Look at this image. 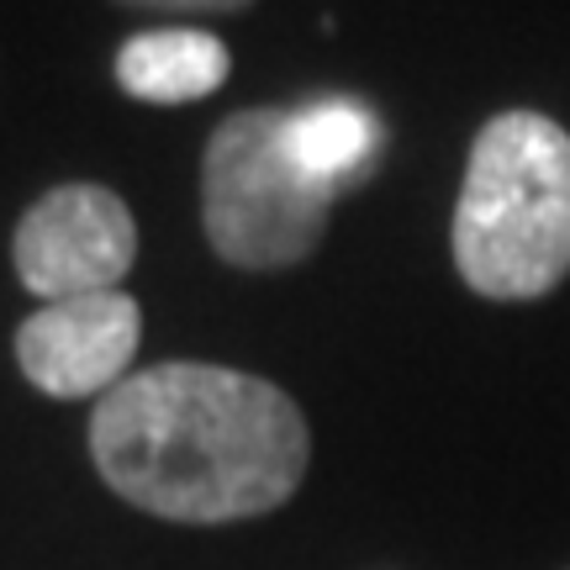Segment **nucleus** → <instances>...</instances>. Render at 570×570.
<instances>
[{"mask_svg": "<svg viewBox=\"0 0 570 570\" xmlns=\"http://www.w3.org/2000/svg\"><path fill=\"white\" fill-rule=\"evenodd\" d=\"M233 75V53L217 32L202 27H154L122 42L117 53V85L132 101L185 106L223 90Z\"/></svg>", "mask_w": 570, "mask_h": 570, "instance_id": "6", "label": "nucleus"}, {"mask_svg": "<svg viewBox=\"0 0 570 570\" xmlns=\"http://www.w3.org/2000/svg\"><path fill=\"white\" fill-rule=\"evenodd\" d=\"M460 281L487 302H539L570 275V132L544 111L491 117L465 159L454 227Z\"/></svg>", "mask_w": 570, "mask_h": 570, "instance_id": "2", "label": "nucleus"}, {"mask_svg": "<svg viewBox=\"0 0 570 570\" xmlns=\"http://www.w3.org/2000/svg\"><path fill=\"white\" fill-rule=\"evenodd\" d=\"M142 338V306L122 291L101 296H69V302H42L17 327V365L21 375L59 402L96 396L132 375V354Z\"/></svg>", "mask_w": 570, "mask_h": 570, "instance_id": "5", "label": "nucleus"}, {"mask_svg": "<svg viewBox=\"0 0 570 570\" xmlns=\"http://www.w3.org/2000/svg\"><path fill=\"white\" fill-rule=\"evenodd\" d=\"M117 6H148V11H244L254 0H117Z\"/></svg>", "mask_w": 570, "mask_h": 570, "instance_id": "8", "label": "nucleus"}, {"mask_svg": "<svg viewBox=\"0 0 570 570\" xmlns=\"http://www.w3.org/2000/svg\"><path fill=\"white\" fill-rule=\"evenodd\" d=\"M333 190L306 175L285 111L244 106L217 122L202 154V227L212 254L233 269H291L327 233Z\"/></svg>", "mask_w": 570, "mask_h": 570, "instance_id": "3", "label": "nucleus"}, {"mask_svg": "<svg viewBox=\"0 0 570 570\" xmlns=\"http://www.w3.org/2000/svg\"><path fill=\"white\" fill-rule=\"evenodd\" d=\"M11 259H17V281L42 302L101 296L117 291L138 259V223L111 185H53L21 212Z\"/></svg>", "mask_w": 570, "mask_h": 570, "instance_id": "4", "label": "nucleus"}, {"mask_svg": "<svg viewBox=\"0 0 570 570\" xmlns=\"http://www.w3.org/2000/svg\"><path fill=\"white\" fill-rule=\"evenodd\" d=\"M285 142L312 180L338 190L370 164L375 142H381V122L354 96H323L302 111H285Z\"/></svg>", "mask_w": 570, "mask_h": 570, "instance_id": "7", "label": "nucleus"}, {"mask_svg": "<svg viewBox=\"0 0 570 570\" xmlns=\"http://www.w3.org/2000/svg\"><path fill=\"white\" fill-rule=\"evenodd\" d=\"M90 460L122 502L169 523H244L285 508L312 428L275 381L227 365L132 370L90 417Z\"/></svg>", "mask_w": 570, "mask_h": 570, "instance_id": "1", "label": "nucleus"}]
</instances>
